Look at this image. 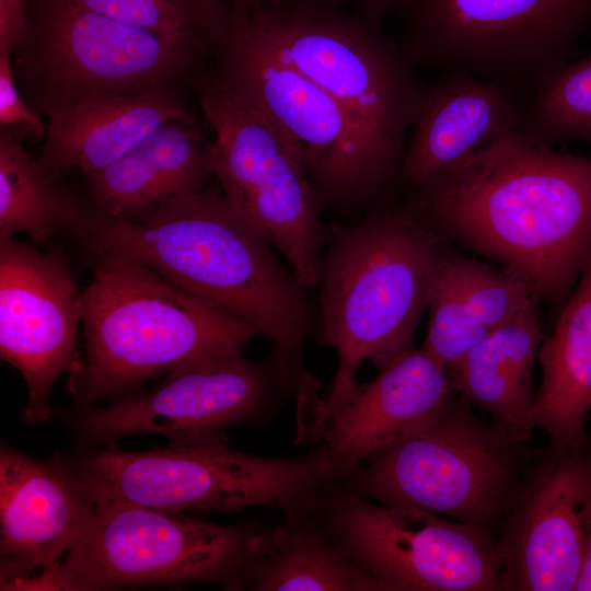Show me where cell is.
<instances>
[{"label":"cell","mask_w":591,"mask_h":591,"mask_svg":"<svg viewBox=\"0 0 591 591\" xmlns=\"http://www.w3.org/2000/svg\"><path fill=\"white\" fill-rule=\"evenodd\" d=\"M413 209L564 304L591 257V157L519 129L418 192Z\"/></svg>","instance_id":"1"},{"label":"cell","mask_w":591,"mask_h":591,"mask_svg":"<svg viewBox=\"0 0 591 591\" xmlns=\"http://www.w3.org/2000/svg\"><path fill=\"white\" fill-rule=\"evenodd\" d=\"M92 246L136 256L176 287L243 317L289 359L309 337L301 283L277 262L271 244L212 190L179 196L142 220H99Z\"/></svg>","instance_id":"2"},{"label":"cell","mask_w":591,"mask_h":591,"mask_svg":"<svg viewBox=\"0 0 591 591\" xmlns=\"http://www.w3.org/2000/svg\"><path fill=\"white\" fill-rule=\"evenodd\" d=\"M94 251L93 278L80 293L85 360L71 371L78 408L131 396L154 376L243 351L260 336L248 321L176 287L136 256Z\"/></svg>","instance_id":"3"},{"label":"cell","mask_w":591,"mask_h":591,"mask_svg":"<svg viewBox=\"0 0 591 591\" xmlns=\"http://www.w3.org/2000/svg\"><path fill=\"white\" fill-rule=\"evenodd\" d=\"M437 254L433 233L413 208L332 227L320 273L322 339L338 364L312 433L351 393L363 360L380 371L414 349Z\"/></svg>","instance_id":"4"},{"label":"cell","mask_w":591,"mask_h":591,"mask_svg":"<svg viewBox=\"0 0 591 591\" xmlns=\"http://www.w3.org/2000/svg\"><path fill=\"white\" fill-rule=\"evenodd\" d=\"M115 443L70 456L95 502L118 501L175 513L271 507L287 518L313 512L340 482L326 448L274 459L240 452L227 439L170 441L149 451Z\"/></svg>","instance_id":"5"},{"label":"cell","mask_w":591,"mask_h":591,"mask_svg":"<svg viewBox=\"0 0 591 591\" xmlns=\"http://www.w3.org/2000/svg\"><path fill=\"white\" fill-rule=\"evenodd\" d=\"M471 405L453 393L340 484L380 505L422 509L495 535L537 449L478 418Z\"/></svg>","instance_id":"6"},{"label":"cell","mask_w":591,"mask_h":591,"mask_svg":"<svg viewBox=\"0 0 591 591\" xmlns=\"http://www.w3.org/2000/svg\"><path fill=\"white\" fill-rule=\"evenodd\" d=\"M63 559L13 590L95 591L196 582L247 588L267 530L104 501Z\"/></svg>","instance_id":"7"},{"label":"cell","mask_w":591,"mask_h":591,"mask_svg":"<svg viewBox=\"0 0 591 591\" xmlns=\"http://www.w3.org/2000/svg\"><path fill=\"white\" fill-rule=\"evenodd\" d=\"M239 9L268 49L343 105L402 169L405 135L426 88L402 44L322 4L281 0Z\"/></svg>","instance_id":"8"},{"label":"cell","mask_w":591,"mask_h":591,"mask_svg":"<svg viewBox=\"0 0 591 591\" xmlns=\"http://www.w3.org/2000/svg\"><path fill=\"white\" fill-rule=\"evenodd\" d=\"M216 51L217 78L282 137L318 195L363 200L401 174L343 105L263 44L239 8Z\"/></svg>","instance_id":"9"},{"label":"cell","mask_w":591,"mask_h":591,"mask_svg":"<svg viewBox=\"0 0 591 591\" xmlns=\"http://www.w3.org/2000/svg\"><path fill=\"white\" fill-rule=\"evenodd\" d=\"M16 49L33 100L46 115L92 95L179 88L208 53L73 0H47Z\"/></svg>","instance_id":"10"},{"label":"cell","mask_w":591,"mask_h":591,"mask_svg":"<svg viewBox=\"0 0 591 591\" xmlns=\"http://www.w3.org/2000/svg\"><path fill=\"white\" fill-rule=\"evenodd\" d=\"M215 131V175L235 211L289 262L302 287L320 281L318 194L274 127L217 77L200 81Z\"/></svg>","instance_id":"11"},{"label":"cell","mask_w":591,"mask_h":591,"mask_svg":"<svg viewBox=\"0 0 591 591\" xmlns=\"http://www.w3.org/2000/svg\"><path fill=\"white\" fill-rule=\"evenodd\" d=\"M337 485L315 511L379 590L500 591L502 561L488 530L418 508L376 506Z\"/></svg>","instance_id":"12"},{"label":"cell","mask_w":591,"mask_h":591,"mask_svg":"<svg viewBox=\"0 0 591 591\" xmlns=\"http://www.w3.org/2000/svg\"><path fill=\"white\" fill-rule=\"evenodd\" d=\"M590 25L591 0H420L402 45L415 63L531 84Z\"/></svg>","instance_id":"13"},{"label":"cell","mask_w":591,"mask_h":591,"mask_svg":"<svg viewBox=\"0 0 591 591\" xmlns=\"http://www.w3.org/2000/svg\"><path fill=\"white\" fill-rule=\"evenodd\" d=\"M287 360L253 361L243 351L185 364L152 391L65 413L81 450L135 434L170 441L225 439V430L259 420L271 407ZM287 368V367H286Z\"/></svg>","instance_id":"14"},{"label":"cell","mask_w":591,"mask_h":591,"mask_svg":"<svg viewBox=\"0 0 591 591\" xmlns=\"http://www.w3.org/2000/svg\"><path fill=\"white\" fill-rule=\"evenodd\" d=\"M495 538L500 591H575L591 542V438L537 449Z\"/></svg>","instance_id":"15"},{"label":"cell","mask_w":591,"mask_h":591,"mask_svg":"<svg viewBox=\"0 0 591 591\" xmlns=\"http://www.w3.org/2000/svg\"><path fill=\"white\" fill-rule=\"evenodd\" d=\"M79 321L80 293L66 259L0 240V355L26 383L25 422L50 419V390L77 366Z\"/></svg>","instance_id":"16"},{"label":"cell","mask_w":591,"mask_h":591,"mask_svg":"<svg viewBox=\"0 0 591 591\" xmlns=\"http://www.w3.org/2000/svg\"><path fill=\"white\" fill-rule=\"evenodd\" d=\"M97 506L70 456L37 459L0 448V589L54 567L78 543Z\"/></svg>","instance_id":"17"},{"label":"cell","mask_w":591,"mask_h":591,"mask_svg":"<svg viewBox=\"0 0 591 591\" xmlns=\"http://www.w3.org/2000/svg\"><path fill=\"white\" fill-rule=\"evenodd\" d=\"M530 84L447 71L425 88L401 175L416 193L522 128Z\"/></svg>","instance_id":"18"},{"label":"cell","mask_w":591,"mask_h":591,"mask_svg":"<svg viewBox=\"0 0 591 591\" xmlns=\"http://www.w3.org/2000/svg\"><path fill=\"white\" fill-rule=\"evenodd\" d=\"M456 393L443 367L422 347L380 370L329 414L316 431L340 482L376 449L431 416Z\"/></svg>","instance_id":"19"},{"label":"cell","mask_w":591,"mask_h":591,"mask_svg":"<svg viewBox=\"0 0 591 591\" xmlns=\"http://www.w3.org/2000/svg\"><path fill=\"white\" fill-rule=\"evenodd\" d=\"M213 173V143L205 140L193 119H176L86 177L100 221H136L199 190Z\"/></svg>","instance_id":"20"},{"label":"cell","mask_w":591,"mask_h":591,"mask_svg":"<svg viewBox=\"0 0 591 591\" xmlns=\"http://www.w3.org/2000/svg\"><path fill=\"white\" fill-rule=\"evenodd\" d=\"M179 88L99 94L48 114L39 165L50 175L76 169L85 175L126 154L162 125L192 119Z\"/></svg>","instance_id":"21"},{"label":"cell","mask_w":591,"mask_h":591,"mask_svg":"<svg viewBox=\"0 0 591 591\" xmlns=\"http://www.w3.org/2000/svg\"><path fill=\"white\" fill-rule=\"evenodd\" d=\"M538 298L473 348L451 379L456 393L491 416L513 438L530 441L532 372L543 335Z\"/></svg>","instance_id":"22"},{"label":"cell","mask_w":591,"mask_h":591,"mask_svg":"<svg viewBox=\"0 0 591 591\" xmlns=\"http://www.w3.org/2000/svg\"><path fill=\"white\" fill-rule=\"evenodd\" d=\"M537 359L542 381L534 394L532 429H543L551 441L586 443L591 409V257Z\"/></svg>","instance_id":"23"},{"label":"cell","mask_w":591,"mask_h":591,"mask_svg":"<svg viewBox=\"0 0 591 591\" xmlns=\"http://www.w3.org/2000/svg\"><path fill=\"white\" fill-rule=\"evenodd\" d=\"M255 591H379L374 578L329 537L312 512L269 529L251 569Z\"/></svg>","instance_id":"24"},{"label":"cell","mask_w":591,"mask_h":591,"mask_svg":"<svg viewBox=\"0 0 591 591\" xmlns=\"http://www.w3.org/2000/svg\"><path fill=\"white\" fill-rule=\"evenodd\" d=\"M33 161L12 127L0 135V240L16 232L46 242L63 230L93 228L84 209Z\"/></svg>","instance_id":"25"},{"label":"cell","mask_w":591,"mask_h":591,"mask_svg":"<svg viewBox=\"0 0 591 591\" xmlns=\"http://www.w3.org/2000/svg\"><path fill=\"white\" fill-rule=\"evenodd\" d=\"M521 130L551 147L570 139L591 144V54L557 66L530 84Z\"/></svg>","instance_id":"26"},{"label":"cell","mask_w":591,"mask_h":591,"mask_svg":"<svg viewBox=\"0 0 591 591\" xmlns=\"http://www.w3.org/2000/svg\"><path fill=\"white\" fill-rule=\"evenodd\" d=\"M128 25L202 49H217L230 22L221 0H73Z\"/></svg>","instance_id":"27"},{"label":"cell","mask_w":591,"mask_h":591,"mask_svg":"<svg viewBox=\"0 0 591 591\" xmlns=\"http://www.w3.org/2000/svg\"><path fill=\"white\" fill-rule=\"evenodd\" d=\"M434 271L489 332L512 321L531 300L537 298L511 271L476 259L438 253Z\"/></svg>","instance_id":"28"},{"label":"cell","mask_w":591,"mask_h":591,"mask_svg":"<svg viewBox=\"0 0 591 591\" xmlns=\"http://www.w3.org/2000/svg\"><path fill=\"white\" fill-rule=\"evenodd\" d=\"M427 310L422 348L443 367L451 381L467 354L491 332L434 271V265Z\"/></svg>","instance_id":"29"},{"label":"cell","mask_w":591,"mask_h":591,"mask_svg":"<svg viewBox=\"0 0 591 591\" xmlns=\"http://www.w3.org/2000/svg\"><path fill=\"white\" fill-rule=\"evenodd\" d=\"M0 124L2 128L22 125L37 138L45 137L47 128V123L21 97L8 54L0 55Z\"/></svg>","instance_id":"30"},{"label":"cell","mask_w":591,"mask_h":591,"mask_svg":"<svg viewBox=\"0 0 591 591\" xmlns=\"http://www.w3.org/2000/svg\"><path fill=\"white\" fill-rule=\"evenodd\" d=\"M298 2H308L314 4H332L338 2H356L362 9L364 14L373 24L379 21L390 10L413 5L415 7L420 0H291Z\"/></svg>","instance_id":"31"},{"label":"cell","mask_w":591,"mask_h":591,"mask_svg":"<svg viewBox=\"0 0 591 591\" xmlns=\"http://www.w3.org/2000/svg\"><path fill=\"white\" fill-rule=\"evenodd\" d=\"M575 591H591V542Z\"/></svg>","instance_id":"32"},{"label":"cell","mask_w":591,"mask_h":591,"mask_svg":"<svg viewBox=\"0 0 591 591\" xmlns=\"http://www.w3.org/2000/svg\"><path fill=\"white\" fill-rule=\"evenodd\" d=\"M234 7L236 8H244V7H248V5H252V3L255 1V0H230Z\"/></svg>","instance_id":"33"},{"label":"cell","mask_w":591,"mask_h":591,"mask_svg":"<svg viewBox=\"0 0 591 591\" xmlns=\"http://www.w3.org/2000/svg\"><path fill=\"white\" fill-rule=\"evenodd\" d=\"M268 3H278L280 2L281 0H266Z\"/></svg>","instance_id":"34"}]
</instances>
